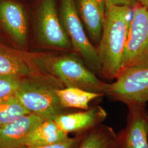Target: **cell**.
I'll return each instance as SVG.
<instances>
[{
    "instance_id": "6da1fadb",
    "label": "cell",
    "mask_w": 148,
    "mask_h": 148,
    "mask_svg": "<svg viewBox=\"0 0 148 148\" xmlns=\"http://www.w3.org/2000/svg\"><path fill=\"white\" fill-rule=\"evenodd\" d=\"M132 9L126 5H106L105 21L97 49L101 73L106 79H116L122 70Z\"/></svg>"
},
{
    "instance_id": "7a4b0ae2",
    "label": "cell",
    "mask_w": 148,
    "mask_h": 148,
    "mask_svg": "<svg viewBox=\"0 0 148 148\" xmlns=\"http://www.w3.org/2000/svg\"><path fill=\"white\" fill-rule=\"evenodd\" d=\"M57 78L21 79L16 97L27 110L45 120H53L63 114L57 90L62 88Z\"/></svg>"
},
{
    "instance_id": "3957f363",
    "label": "cell",
    "mask_w": 148,
    "mask_h": 148,
    "mask_svg": "<svg viewBox=\"0 0 148 148\" xmlns=\"http://www.w3.org/2000/svg\"><path fill=\"white\" fill-rule=\"evenodd\" d=\"M46 66L49 71L66 87H77L106 95L109 84L99 79L74 56H64L48 58Z\"/></svg>"
},
{
    "instance_id": "277c9868",
    "label": "cell",
    "mask_w": 148,
    "mask_h": 148,
    "mask_svg": "<svg viewBox=\"0 0 148 148\" xmlns=\"http://www.w3.org/2000/svg\"><path fill=\"white\" fill-rule=\"evenodd\" d=\"M106 95L127 106L148 102V64L122 70Z\"/></svg>"
},
{
    "instance_id": "5b68a950",
    "label": "cell",
    "mask_w": 148,
    "mask_h": 148,
    "mask_svg": "<svg viewBox=\"0 0 148 148\" xmlns=\"http://www.w3.org/2000/svg\"><path fill=\"white\" fill-rule=\"evenodd\" d=\"M133 7L122 70L148 64V9L141 4Z\"/></svg>"
},
{
    "instance_id": "8992f818",
    "label": "cell",
    "mask_w": 148,
    "mask_h": 148,
    "mask_svg": "<svg viewBox=\"0 0 148 148\" xmlns=\"http://www.w3.org/2000/svg\"><path fill=\"white\" fill-rule=\"evenodd\" d=\"M60 16L62 23L74 50L92 69L101 73L98 51L85 33L74 0H61Z\"/></svg>"
},
{
    "instance_id": "52a82bcc",
    "label": "cell",
    "mask_w": 148,
    "mask_h": 148,
    "mask_svg": "<svg viewBox=\"0 0 148 148\" xmlns=\"http://www.w3.org/2000/svg\"><path fill=\"white\" fill-rule=\"evenodd\" d=\"M38 36L45 45L68 49L71 47L70 38L59 18L55 0H42L37 16Z\"/></svg>"
},
{
    "instance_id": "ba28073f",
    "label": "cell",
    "mask_w": 148,
    "mask_h": 148,
    "mask_svg": "<svg viewBox=\"0 0 148 148\" xmlns=\"http://www.w3.org/2000/svg\"><path fill=\"white\" fill-rule=\"evenodd\" d=\"M127 126L120 142V148H148V112L145 105H128Z\"/></svg>"
},
{
    "instance_id": "9c48e42d",
    "label": "cell",
    "mask_w": 148,
    "mask_h": 148,
    "mask_svg": "<svg viewBox=\"0 0 148 148\" xmlns=\"http://www.w3.org/2000/svg\"><path fill=\"white\" fill-rule=\"evenodd\" d=\"M44 120L29 113L0 127V148H25L29 134Z\"/></svg>"
},
{
    "instance_id": "30bf717a",
    "label": "cell",
    "mask_w": 148,
    "mask_h": 148,
    "mask_svg": "<svg viewBox=\"0 0 148 148\" xmlns=\"http://www.w3.org/2000/svg\"><path fill=\"white\" fill-rule=\"evenodd\" d=\"M107 114L101 106H95L87 110L70 114H62L54 121L62 130L69 134L82 132L101 125Z\"/></svg>"
},
{
    "instance_id": "8fae6325",
    "label": "cell",
    "mask_w": 148,
    "mask_h": 148,
    "mask_svg": "<svg viewBox=\"0 0 148 148\" xmlns=\"http://www.w3.org/2000/svg\"><path fill=\"white\" fill-rule=\"evenodd\" d=\"M0 21L13 41L20 46L27 42V27L24 10L11 1L0 2Z\"/></svg>"
},
{
    "instance_id": "7c38bea8",
    "label": "cell",
    "mask_w": 148,
    "mask_h": 148,
    "mask_svg": "<svg viewBox=\"0 0 148 148\" xmlns=\"http://www.w3.org/2000/svg\"><path fill=\"white\" fill-rule=\"evenodd\" d=\"M82 21L95 42L101 40L106 13V0H78Z\"/></svg>"
},
{
    "instance_id": "4fadbf2b",
    "label": "cell",
    "mask_w": 148,
    "mask_h": 148,
    "mask_svg": "<svg viewBox=\"0 0 148 148\" xmlns=\"http://www.w3.org/2000/svg\"><path fill=\"white\" fill-rule=\"evenodd\" d=\"M68 138V133L62 130L53 120H44L29 134L25 148L59 143Z\"/></svg>"
},
{
    "instance_id": "5bb4252c",
    "label": "cell",
    "mask_w": 148,
    "mask_h": 148,
    "mask_svg": "<svg viewBox=\"0 0 148 148\" xmlns=\"http://www.w3.org/2000/svg\"><path fill=\"white\" fill-rule=\"evenodd\" d=\"M61 105L64 108H76L87 110L90 102L103 95L77 87H65L56 91Z\"/></svg>"
},
{
    "instance_id": "9a60e30c",
    "label": "cell",
    "mask_w": 148,
    "mask_h": 148,
    "mask_svg": "<svg viewBox=\"0 0 148 148\" xmlns=\"http://www.w3.org/2000/svg\"><path fill=\"white\" fill-rule=\"evenodd\" d=\"M33 72V69L21 57L0 48V75L21 79Z\"/></svg>"
},
{
    "instance_id": "2e32d148",
    "label": "cell",
    "mask_w": 148,
    "mask_h": 148,
    "mask_svg": "<svg viewBox=\"0 0 148 148\" xmlns=\"http://www.w3.org/2000/svg\"><path fill=\"white\" fill-rule=\"evenodd\" d=\"M118 139L110 127L99 125L90 130L76 148H109Z\"/></svg>"
},
{
    "instance_id": "e0dca14e",
    "label": "cell",
    "mask_w": 148,
    "mask_h": 148,
    "mask_svg": "<svg viewBox=\"0 0 148 148\" xmlns=\"http://www.w3.org/2000/svg\"><path fill=\"white\" fill-rule=\"evenodd\" d=\"M30 113L13 95L0 100V127Z\"/></svg>"
},
{
    "instance_id": "ac0fdd59",
    "label": "cell",
    "mask_w": 148,
    "mask_h": 148,
    "mask_svg": "<svg viewBox=\"0 0 148 148\" xmlns=\"http://www.w3.org/2000/svg\"><path fill=\"white\" fill-rule=\"evenodd\" d=\"M21 79L19 77L0 75V100L15 95Z\"/></svg>"
},
{
    "instance_id": "d6986e66",
    "label": "cell",
    "mask_w": 148,
    "mask_h": 148,
    "mask_svg": "<svg viewBox=\"0 0 148 148\" xmlns=\"http://www.w3.org/2000/svg\"><path fill=\"white\" fill-rule=\"evenodd\" d=\"M85 135L80 133L76 137L68 138L67 139L59 143L47 145L31 147L25 148H76L84 137Z\"/></svg>"
},
{
    "instance_id": "ffe728a7",
    "label": "cell",
    "mask_w": 148,
    "mask_h": 148,
    "mask_svg": "<svg viewBox=\"0 0 148 148\" xmlns=\"http://www.w3.org/2000/svg\"><path fill=\"white\" fill-rule=\"evenodd\" d=\"M106 5L114 4L116 5H126L130 7H134L138 3V0H106Z\"/></svg>"
},
{
    "instance_id": "44dd1931",
    "label": "cell",
    "mask_w": 148,
    "mask_h": 148,
    "mask_svg": "<svg viewBox=\"0 0 148 148\" xmlns=\"http://www.w3.org/2000/svg\"><path fill=\"white\" fill-rule=\"evenodd\" d=\"M138 2L148 9V0H138Z\"/></svg>"
},
{
    "instance_id": "7402d4cb",
    "label": "cell",
    "mask_w": 148,
    "mask_h": 148,
    "mask_svg": "<svg viewBox=\"0 0 148 148\" xmlns=\"http://www.w3.org/2000/svg\"><path fill=\"white\" fill-rule=\"evenodd\" d=\"M118 148V140L116 143H115L114 145H113L112 146H111V147L109 148Z\"/></svg>"
}]
</instances>
